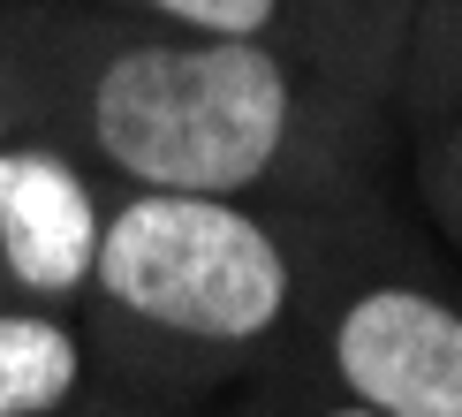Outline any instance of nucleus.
<instances>
[{"instance_id": "f257e3e1", "label": "nucleus", "mask_w": 462, "mask_h": 417, "mask_svg": "<svg viewBox=\"0 0 462 417\" xmlns=\"http://www.w3.org/2000/svg\"><path fill=\"white\" fill-rule=\"evenodd\" d=\"M0 76L23 129L53 137L106 190L250 198L303 190L319 152V91L265 38H198L137 23H0Z\"/></svg>"}, {"instance_id": "f03ea898", "label": "nucleus", "mask_w": 462, "mask_h": 417, "mask_svg": "<svg viewBox=\"0 0 462 417\" xmlns=\"http://www.w3.org/2000/svg\"><path fill=\"white\" fill-rule=\"evenodd\" d=\"M296 296L303 258L265 205L106 190L99 258L76 319L114 387L175 403L182 387L265 357L296 319Z\"/></svg>"}, {"instance_id": "7ed1b4c3", "label": "nucleus", "mask_w": 462, "mask_h": 417, "mask_svg": "<svg viewBox=\"0 0 462 417\" xmlns=\"http://www.w3.org/2000/svg\"><path fill=\"white\" fill-rule=\"evenodd\" d=\"M326 365L372 417H462V303L425 281L349 289L326 319Z\"/></svg>"}, {"instance_id": "20e7f679", "label": "nucleus", "mask_w": 462, "mask_h": 417, "mask_svg": "<svg viewBox=\"0 0 462 417\" xmlns=\"http://www.w3.org/2000/svg\"><path fill=\"white\" fill-rule=\"evenodd\" d=\"M99 227H106V182L76 152H61L38 129L0 144V296L76 311L91 289Z\"/></svg>"}, {"instance_id": "39448f33", "label": "nucleus", "mask_w": 462, "mask_h": 417, "mask_svg": "<svg viewBox=\"0 0 462 417\" xmlns=\"http://www.w3.org/2000/svg\"><path fill=\"white\" fill-rule=\"evenodd\" d=\"M99 387V349H91L76 311L0 296V417H69Z\"/></svg>"}, {"instance_id": "423d86ee", "label": "nucleus", "mask_w": 462, "mask_h": 417, "mask_svg": "<svg viewBox=\"0 0 462 417\" xmlns=\"http://www.w3.org/2000/svg\"><path fill=\"white\" fill-rule=\"evenodd\" d=\"M160 31H198V38H265L281 46L288 0H129Z\"/></svg>"}, {"instance_id": "0eeeda50", "label": "nucleus", "mask_w": 462, "mask_h": 417, "mask_svg": "<svg viewBox=\"0 0 462 417\" xmlns=\"http://www.w3.org/2000/svg\"><path fill=\"white\" fill-rule=\"evenodd\" d=\"M69 417H175V403H160V394H129V387H106V394H91V403H76Z\"/></svg>"}, {"instance_id": "6e6552de", "label": "nucleus", "mask_w": 462, "mask_h": 417, "mask_svg": "<svg viewBox=\"0 0 462 417\" xmlns=\"http://www.w3.org/2000/svg\"><path fill=\"white\" fill-rule=\"evenodd\" d=\"M439 190H448V205H455V220H462V144L439 160Z\"/></svg>"}, {"instance_id": "1a4fd4ad", "label": "nucleus", "mask_w": 462, "mask_h": 417, "mask_svg": "<svg viewBox=\"0 0 462 417\" xmlns=\"http://www.w3.org/2000/svg\"><path fill=\"white\" fill-rule=\"evenodd\" d=\"M8 137H23V114H15V99H8V76H0V144Z\"/></svg>"}, {"instance_id": "9d476101", "label": "nucleus", "mask_w": 462, "mask_h": 417, "mask_svg": "<svg viewBox=\"0 0 462 417\" xmlns=\"http://www.w3.org/2000/svg\"><path fill=\"white\" fill-rule=\"evenodd\" d=\"M319 417H372L364 403H334V410H319Z\"/></svg>"}]
</instances>
